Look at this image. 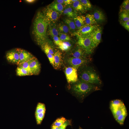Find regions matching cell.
Here are the masks:
<instances>
[{"label": "cell", "mask_w": 129, "mask_h": 129, "mask_svg": "<svg viewBox=\"0 0 129 129\" xmlns=\"http://www.w3.org/2000/svg\"><path fill=\"white\" fill-rule=\"evenodd\" d=\"M49 24L42 12L38 11L33 22L32 33L35 41L40 46L49 40L47 34Z\"/></svg>", "instance_id": "6da1fadb"}, {"label": "cell", "mask_w": 129, "mask_h": 129, "mask_svg": "<svg viewBox=\"0 0 129 129\" xmlns=\"http://www.w3.org/2000/svg\"><path fill=\"white\" fill-rule=\"evenodd\" d=\"M110 108L115 120L120 124L123 125L127 114L123 102L119 100H113L110 102Z\"/></svg>", "instance_id": "7a4b0ae2"}, {"label": "cell", "mask_w": 129, "mask_h": 129, "mask_svg": "<svg viewBox=\"0 0 129 129\" xmlns=\"http://www.w3.org/2000/svg\"><path fill=\"white\" fill-rule=\"evenodd\" d=\"M72 89L76 94L82 97L91 92L100 89L95 85L81 80L73 85Z\"/></svg>", "instance_id": "3957f363"}, {"label": "cell", "mask_w": 129, "mask_h": 129, "mask_svg": "<svg viewBox=\"0 0 129 129\" xmlns=\"http://www.w3.org/2000/svg\"><path fill=\"white\" fill-rule=\"evenodd\" d=\"M79 77L80 80L94 85H99L102 83L99 75L92 68L83 71L80 74Z\"/></svg>", "instance_id": "277c9868"}, {"label": "cell", "mask_w": 129, "mask_h": 129, "mask_svg": "<svg viewBox=\"0 0 129 129\" xmlns=\"http://www.w3.org/2000/svg\"><path fill=\"white\" fill-rule=\"evenodd\" d=\"M76 35L77 38V45L81 47L87 54H91L95 47L89 35Z\"/></svg>", "instance_id": "5b68a950"}, {"label": "cell", "mask_w": 129, "mask_h": 129, "mask_svg": "<svg viewBox=\"0 0 129 129\" xmlns=\"http://www.w3.org/2000/svg\"><path fill=\"white\" fill-rule=\"evenodd\" d=\"M42 12L49 23H55L61 15L58 12L47 6L43 9Z\"/></svg>", "instance_id": "8992f818"}, {"label": "cell", "mask_w": 129, "mask_h": 129, "mask_svg": "<svg viewBox=\"0 0 129 129\" xmlns=\"http://www.w3.org/2000/svg\"><path fill=\"white\" fill-rule=\"evenodd\" d=\"M65 74L68 83H74L78 80L77 70L71 67H66L65 70Z\"/></svg>", "instance_id": "52a82bcc"}, {"label": "cell", "mask_w": 129, "mask_h": 129, "mask_svg": "<svg viewBox=\"0 0 129 129\" xmlns=\"http://www.w3.org/2000/svg\"><path fill=\"white\" fill-rule=\"evenodd\" d=\"M102 32V28L99 26L89 35L95 48L101 42Z\"/></svg>", "instance_id": "ba28073f"}, {"label": "cell", "mask_w": 129, "mask_h": 129, "mask_svg": "<svg viewBox=\"0 0 129 129\" xmlns=\"http://www.w3.org/2000/svg\"><path fill=\"white\" fill-rule=\"evenodd\" d=\"M99 26L98 24L90 25L85 24L74 33L75 35H90L95 29Z\"/></svg>", "instance_id": "9c48e42d"}, {"label": "cell", "mask_w": 129, "mask_h": 129, "mask_svg": "<svg viewBox=\"0 0 129 129\" xmlns=\"http://www.w3.org/2000/svg\"><path fill=\"white\" fill-rule=\"evenodd\" d=\"M68 63L77 70L80 66L87 63L88 60L86 59H82L70 57L67 60Z\"/></svg>", "instance_id": "30bf717a"}, {"label": "cell", "mask_w": 129, "mask_h": 129, "mask_svg": "<svg viewBox=\"0 0 129 129\" xmlns=\"http://www.w3.org/2000/svg\"><path fill=\"white\" fill-rule=\"evenodd\" d=\"M8 61L11 63L18 65L19 60L18 52L16 48L7 52L5 55Z\"/></svg>", "instance_id": "8fae6325"}, {"label": "cell", "mask_w": 129, "mask_h": 129, "mask_svg": "<svg viewBox=\"0 0 129 129\" xmlns=\"http://www.w3.org/2000/svg\"><path fill=\"white\" fill-rule=\"evenodd\" d=\"M18 51L19 57L18 64L30 60L35 57L28 51L21 48H16Z\"/></svg>", "instance_id": "7c38bea8"}, {"label": "cell", "mask_w": 129, "mask_h": 129, "mask_svg": "<svg viewBox=\"0 0 129 129\" xmlns=\"http://www.w3.org/2000/svg\"><path fill=\"white\" fill-rule=\"evenodd\" d=\"M29 66L32 75H38L40 73L41 70V64L35 57L31 60Z\"/></svg>", "instance_id": "4fadbf2b"}, {"label": "cell", "mask_w": 129, "mask_h": 129, "mask_svg": "<svg viewBox=\"0 0 129 129\" xmlns=\"http://www.w3.org/2000/svg\"><path fill=\"white\" fill-rule=\"evenodd\" d=\"M87 54L78 45L71 51L70 55L72 57L82 59H86Z\"/></svg>", "instance_id": "5bb4252c"}, {"label": "cell", "mask_w": 129, "mask_h": 129, "mask_svg": "<svg viewBox=\"0 0 129 129\" xmlns=\"http://www.w3.org/2000/svg\"><path fill=\"white\" fill-rule=\"evenodd\" d=\"M54 68L56 69H60L62 65V53L59 50L54 52Z\"/></svg>", "instance_id": "9a60e30c"}, {"label": "cell", "mask_w": 129, "mask_h": 129, "mask_svg": "<svg viewBox=\"0 0 129 129\" xmlns=\"http://www.w3.org/2000/svg\"><path fill=\"white\" fill-rule=\"evenodd\" d=\"M93 14L97 23H102L105 21V16L102 11L99 9H96L93 12Z\"/></svg>", "instance_id": "2e32d148"}, {"label": "cell", "mask_w": 129, "mask_h": 129, "mask_svg": "<svg viewBox=\"0 0 129 129\" xmlns=\"http://www.w3.org/2000/svg\"><path fill=\"white\" fill-rule=\"evenodd\" d=\"M85 19V16L83 15H77L73 18L77 30L86 24Z\"/></svg>", "instance_id": "e0dca14e"}, {"label": "cell", "mask_w": 129, "mask_h": 129, "mask_svg": "<svg viewBox=\"0 0 129 129\" xmlns=\"http://www.w3.org/2000/svg\"><path fill=\"white\" fill-rule=\"evenodd\" d=\"M63 13L69 18H72L77 16V14L74 10L71 5L65 6Z\"/></svg>", "instance_id": "ac0fdd59"}, {"label": "cell", "mask_w": 129, "mask_h": 129, "mask_svg": "<svg viewBox=\"0 0 129 129\" xmlns=\"http://www.w3.org/2000/svg\"><path fill=\"white\" fill-rule=\"evenodd\" d=\"M71 6L75 12L78 13H84L86 11L82 6L79 0H76L73 2Z\"/></svg>", "instance_id": "d6986e66"}, {"label": "cell", "mask_w": 129, "mask_h": 129, "mask_svg": "<svg viewBox=\"0 0 129 129\" xmlns=\"http://www.w3.org/2000/svg\"><path fill=\"white\" fill-rule=\"evenodd\" d=\"M47 30V34L52 37L54 36H58L59 32L57 27L55 23L49 24Z\"/></svg>", "instance_id": "ffe728a7"}, {"label": "cell", "mask_w": 129, "mask_h": 129, "mask_svg": "<svg viewBox=\"0 0 129 129\" xmlns=\"http://www.w3.org/2000/svg\"><path fill=\"white\" fill-rule=\"evenodd\" d=\"M65 5L58 3L54 1L47 6L59 12L61 15L63 13Z\"/></svg>", "instance_id": "44dd1931"}, {"label": "cell", "mask_w": 129, "mask_h": 129, "mask_svg": "<svg viewBox=\"0 0 129 129\" xmlns=\"http://www.w3.org/2000/svg\"><path fill=\"white\" fill-rule=\"evenodd\" d=\"M64 21V22L69 27L70 32L74 34L77 29L73 18H65Z\"/></svg>", "instance_id": "7402d4cb"}, {"label": "cell", "mask_w": 129, "mask_h": 129, "mask_svg": "<svg viewBox=\"0 0 129 129\" xmlns=\"http://www.w3.org/2000/svg\"><path fill=\"white\" fill-rule=\"evenodd\" d=\"M50 43L49 40L43 43L40 46L42 49L46 54L49 53L54 55V52L53 46Z\"/></svg>", "instance_id": "603a6c76"}, {"label": "cell", "mask_w": 129, "mask_h": 129, "mask_svg": "<svg viewBox=\"0 0 129 129\" xmlns=\"http://www.w3.org/2000/svg\"><path fill=\"white\" fill-rule=\"evenodd\" d=\"M85 17V23L86 24L92 25L97 24V23L93 14H88L86 15Z\"/></svg>", "instance_id": "cb8c5ba5"}, {"label": "cell", "mask_w": 129, "mask_h": 129, "mask_svg": "<svg viewBox=\"0 0 129 129\" xmlns=\"http://www.w3.org/2000/svg\"><path fill=\"white\" fill-rule=\"evenodd\" d=\"M16 74L17 75L19 76L31 75L27 70L18 66L16 69Z\"/></svg>", "instance_id": "d4e9b609"}, {"label": "cell", "mask_w": 129, "mask_h": 129, "mask_svg": "<svg viewBox=\"0 0 129 129\" xmlns=\"http://www.w3.org/2000/svg\"><path fill=\"white\" fill-rule=\"evenodd\" d=\"M57 28L59 32L67 34L70 32L69 27L64 22H60Z\"/></svg>", "instance_id": "484cf974"}, {"label": "cell", "mask_w": 129, "mask_h": 129, "mask_svg": "<svg viewBox=\"0 0 129 129\" xmlns=\"http://www.w3.org/2000/svg\"><path fill=\"white\" fill-rule=\"evenodd\" d=\"M71 44L69 41L62 42L59 48L61 50L64 51H68L72 47Z\"/></svg>", "instance_id": "4316f807"}, {"label": "cell", "mask_w": 129, "mask_h": 129, "mask_svg": "<svg viewBox=\"0 0 129 129\" xmlns=\"http://www.w3.org/2000/svg\"><path fill=\"white\" fill-rule=\"evenodd\" d=\"M122 12H129V0H125L121 4L119 13Z\"/></svg>", "instance_id": "83f0119b"}, {"label": "cell", "mask_w": 129, "mask_h": 129, "mask_svg": "<svg viewBox=\"0 0 129 129\" xmlns=\"http://www.w3.org/2000/svg\"><path fill=\"white\" fill-rule=\"evenodd\" d=\"M119 19L120 23L129 21V12H122L119 13Z\"/></svg>", "instance_id": "f1b7e54d"}, {"label": "cell", "mask_w": 129, "mask_h": 129, "mask_svg": "<svg viewBox=\"0 0 129 129\" xmlns=\"http://www.w3.org/2000/svg\"><path fill=\"white\" fill-rule=\"evenodd\" d=\"M44 112H46V107L44 104L42 103H38L36 107L35 114Z\"/></svg>", "instance_id": "f546056e"}, {"label": "cell", "mask_w": 129, "mask_h": 129, "mask_svg": "<svg viewBox=\"0 0 129 129\" xmlns=\"http://www.w3.org/2000/svg\"><path fill=\"white\" fill-rule=\"evenodd\" d=\"M45 112L35 114V118L37 124H40L42 122L45 116Z\"/></svg>", "instance_id": "4dcf8cb0"}, {"label": "cell", "mask_w": 129, "mask_h": 129, "mask_svg": "<svg viewBox=\"0 0 129 129\" xmlns=\"http://www.w3.org/2000/svg\"><path fill=\"white\" fill-rule=\"evenodd\" d=\"M79 1L86 10H90L92 8V5L89 0H80Z\"/></svg>", "instance_id": "1f68e13d"}, {"label": "cell", "mask_w": 129, "mask_h": 129, "mask_svg": "<svg viewBox=\"0 0 129 129\" xmlns=\"http://www.w3.org/2000/svg\"><path fill=\"white\" fill-rule=\"evenodd\" d=\"M58 35L59 39L62 42L69 41L71 40L70 36L67 34L59 32Z\"/></svg>", "instance_id": "d6a6232c"}, {"label": "cell", "mask_w": 129, "mask_h": 129, "mask_svg": "<svg viewBox=\"0 0 129 129\" xmlns=\"http://www.w3.org/2000/svg\"><path fill=\"white\" fill-rule=\"evenodd\" d=\"M31 59L21 63L18 64V66H20L27 70L32 75L29 66V64Z\"/></svg>", "instance_id": "836d02e7"}, {"label": "cell", "mask_w": 129, "mask_h": 129, "mask_svg": "<svg viewBox=\"0 0 129 129\" xmlns=\"http://www.w3.org/2000/svg\"><path fill=\"white\" fill-rule=\"evenodd\" d=\"M67 120L64 118L61 117L57 119L54 122L53 124L59 127L64 124Z\"/></svg>", "instance_id": "e575fe53"}, {"label": "cell", "mask_w": 129, "mask_h": 129, "mask_svg": "<svg viewBox=\"0 0 129 129\" xmlns=\"http://www.w3.org/2000/svg\"><path fill=\"white\" fill-rule=\"evenodd\" d=\"M52 37L55 44L57 46H59L62 42V41L60 40L59 37L57 36H54Z\"/></svg>", "instance_id": "d590c367"}, {"label": "cell", "mask_w": 129, "mask_h": 129, "mask_svg": "<svg viewBox=\"0 0 129 129\" xmlns=\"http://www.w3.org/2000/svg\"><path fill=\"white\" fill-rule=\"evenodd\" d=\"M46 54L48 58L50 63L53 67L54 66V55L49 53Z\"/></svg>", "instance_id": "8d00e7d4"}, {"label": "cell", "mask_w": 129, "mask_h": 129, "mask_svg": "<svg viewBox=\"0 0 129 129\" xmlns=\"http://www.w3.org/2000/svg\"><path fill=\"white\" fill-rule=\"evenodd\" d=\"M121 25L128 32L129 31V21L120 23Z\"/></svg>", "instance_id": "74e56055"}, {"label": "cell", "mask_w": 129, "mask_h": 129, "mask_svg": "<svg viewBox=\"0 0 129 129\" xmlns=\"http://www.w3.org/2000/svg\"><path fill=\"white\" fill-rule=\"evenodd\" d=\"M70 122L69 120H67L64 124L59 127V129H65L67 126L70 124Z\"/></svg>", "instance_id": "f35d334b"}, {"label": "cell", "mask_w": 129, "mask_h": 129, "mask_svg": "<svg viewBox=\"0 0 129 129\" xmlns=\"http://www.w3.org/2000/svg\"><path fill=\"white\" fill-rule=\"evenodd\" d=\"M64 5H70L72 3L71 0H64Z\"/></svg>", "instance_id": "ab89813d"}, {"label": "cell", "mask_w": 129, "mask_h": 129, "mask_svg": "<svg viewBox=\"0 0 129 129\" xmlns=\"http://www.w3.org/2000/svg\"><path fill=\"white\" fill-rule=\"evenodd\" d=\"M54 1L58 3L65 5L64 0H56Z\"/></svg>", "instance_id": "60d3db41"}, {"label": "cell", "mask_w": 129, "mask_h": 129, "mask_svg": "<svg viewBox=\"0 0 129 129\" xmlns=\"http://www.w3.org/2000/svg\"><path fill=\"white\" fill-rule=\"evenodd\" d=\"M25 1L27 2L28 3H32L34 2L36 0H26Z\"/></svg>", "instance_id": "b9f144b4"}, {"label": "cell", "mask_w": 129, "mask_h": 129, "mask_svg": "<svg viewBox=\"0 0 129 129\" xmlns=\"http://www.w3.org/2000/svg\"><path fill=\"white\" fill-rule=\"evenodd\" d=\"M51 129H59V127L53 124L52 126Z\"/></svg>", "instance_id": "7bdbcfd3"}]
</instances>
